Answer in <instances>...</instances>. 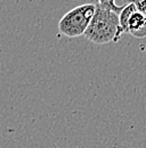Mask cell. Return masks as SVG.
Returning <instances> with one entry per match:
<instances>
[{"label":"cell","instance_id":"1","mask_svg":"<svg viewBox=\"0 0 146 148\" xmlns=\"http://www.w3.org/2000/svg\"><path fill=\"white\" fill-rule=\"evenodd\" d=\"M94 5L95 13L83 36L96 45L114 41L119 30V14L126 5L118 6L112 0H99Z\"/></svg>","mask_w":146,"mask_h":148},{"label":"cell","instance_id":"2","mask_svg":"<svg viewBox=\"0 0 146 148\" xmlns=\"http://www.w3.org/2000/svg\"><path fill=\"white\" fill-rule=\"evenodd\" d=\"M95 13V5L83 3L67 12L58 22V31L69 38H78L85 34Z\"/></svg>","mask_w":146,"mask_h":148},{"label":"cell","instance_id":"3","mask_svg":"<svg viewBox=\"0 0 146 148\" xmlns=\"http://www.w3.org/2000/svg\"><path fill=\"white\" fill-rule=\"evenodd\" d=\"M128 33L136 39L146 38V16L135 12L128 22Z\"/></svg>","mask_w":146,"mask_h":148},{"label":"cell","instance_id":"4","mask_svg":"<svg viewBox=\"0 0 146 148\" xmlns=\"http://www.w3.org/2000/svg\"><path fill=\"white\" fill-rule=\"evenodd\" d=\"M135 12H136V8H135L134 2H129L128 5L125 6V8L121 10V13L119 14V30H118V33L115 36L114 42H118L122 34L128 33V22H129L130 16Z\"/></svg>","mask_w":146,"mask_h":148},{"label":"cell","instance_id":"5","mask_svg":"<svg viewBox=\"0 0 146 148\" xmlns=\"http://www.w3.org/2000/svg\"><path fill=\"white\" fill-rule=\"evenodd\" d=\"M136 8V12L143 14L146 16V0H140V1H132Z\"/></svg>","mask_w":146,"mask_h":148}]
</instances>
